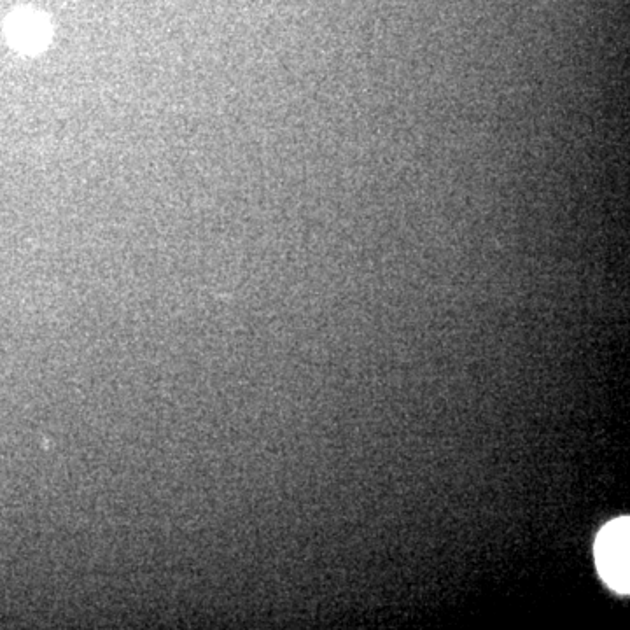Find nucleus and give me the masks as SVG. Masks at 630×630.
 <instances>
[{"mask_svg":"<svg viewBox=\"0 0 630 630\" xmlns=\"http://www.w3.org/2000/svg\"><path fill=\"white\" fill-rule=\"evenodd\" d=\"M595 560L604 581L620 594L629 592V518L606 525L595 543Z\"/></svg>","mask_w":630,"mask_h":630,"instance_id":"f257e3e1","label":"nucleus"},{"mask_svg":"<svg viewBox=\"0 0 630 630\" xmlns=\"http://www.w3.org/2000/svg\"><path fill=\"white\" fill-rule=\"evenodd\" d=\"M9 39L16 48L25 53H35L46 46L49 37L48 21L41 14L32 11H21L14 14L9 27Z\"/></svg>","mask_w":630,"mask_h":630,"instance_id":"f03ea898","label":"nucleus"}]
</instances>
